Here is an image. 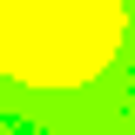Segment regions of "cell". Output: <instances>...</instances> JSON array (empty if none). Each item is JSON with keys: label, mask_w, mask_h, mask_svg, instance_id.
<instances>
[{"label": "cell", "mask_w": 135, "mask_h": 135, "mask_svg": "<svg viewBox=\"0 0 135 135\" xmlns=\"http://www.w3.org/2000/svg\"><path fill=\"white\" fill-rule=\"evenodd\" d=\"M108 20V0H0V47L14 61H74Z\"/></svg>", "instance_id": "cell-1"}]
</instances>
